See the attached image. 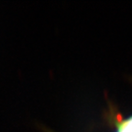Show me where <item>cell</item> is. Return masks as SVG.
<instances>
[{
  "label": "cell",
  "mask_w": 132,
  "mask_h": 132,
  "mask_svg": "<svg viewBox=\"0 0 132 132\" xmlns=\"http://www.w3.org/2000/svg\"><path fill=\"white\" fill-rule=\"evenodd\" d=\"M48 132H52V131H48Z\"/></svg>",
  "instance_id": "obj_1"
}]
</instances>
